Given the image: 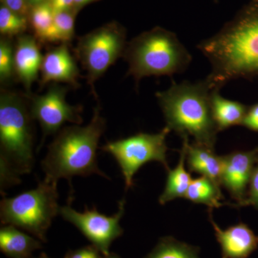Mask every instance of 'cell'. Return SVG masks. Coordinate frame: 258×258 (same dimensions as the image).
Wrapping results in <instances>:
<instances>
[{
  "instance_id": "cell-11",
  "label": "cell",
  "mask_w": 258,
  "mask_h": 258,
  "mask_svg": "<svg viewBox=\"0 0 258 258\" xmlns=\"http://www.w3.org/2000/svg\"><path fill=\"white\" fill-rule=\"evenodd\" d=\"M256 157V152H235L222 156L221 186L240 205H244L247 200L246 189L253 172Z\"/></svg>"
},
{
  "instance_id": "cell-10",
  "label": "cell",
  "mask_w": 258,
  "mask_h": 258,
  "mask_svg": "<svg viewBox=\"0 0 258 258\" xmlns=\"http://www.w3.org/2000/svg\"><path fill=\"white\" fill-rule=\"evenodd\" d=\"M67 88L55 83L45 94L31 98L30 113L32 118L40 123L43 133L41 145L47 136L57 134L66 122L78 125L83 123V108L67 103Z\"/></svg>"
},
{
  "instance_id": "cell-9",
  "label": "cell",
  "mask_w": 258,
  "mask_h": 258,
  "mask_svg": "<svg viewBox=\"0 0 258 258\" xmlns=\"http://www.w3.org/2000/svg\"><path fill=\"white\" fill-rule=\"evenodd\" d=\"M72 201L73 198H70L67 205L60 207L59 215L76 226L101 253L108 255L113 241L123 233L120 220L124 214L125 200L120 202L118 211L111 217L100 214L96 207H93L92 210H88L86 207L83 212L76 211L71 207Z\"/></svg>"
},
{
  "instance_id": "cell-17",
  "label": "cell",
  "mask_w": 258,
  "mask_h": 258,
  "mask_svg": "<svg viewBox=\"0 0 258 258\" xmlns=\"http://www.w3.org/2000/svg\"><path fill=\"white\" fill-rule=\"evenodd\" d=\"M212 113L218 132L234 125H242L247 108L240 102L226 99L219 90H213L210 96Z\"/></svg>"
},
{
  "instance_id": "cell-29",
  "label": "cell",
  "mask_w": 258,
  "mask_h": 258,
  "mask_svg": "<svg viewBox=\"0 0 258 258\" xmlns=\"http://www.w3.org/2000/svg\"><path fill=\"white\" fill-rule=\"evenodd\" d=\"M54 14L61 12L76 10L74 0H47ZM77 11V10H76Z\"/></svg>"
},
{
  "instance_id": "cell-32",
  "label": "cell",
  "mask_w": 258,
  "mask_h": 258,
  "mask_svg": "<svg viewBox=\"0 0 258 258\" xmlns=\"http://www.w3.org/2000/svg\"><path fill=\"white\" fill-rule=\"evenodd\" d=\"M104 258H120L119 256L115 253H109L108 255L105 256Z\"/></svg>"
},
{
  "instance_id": "cell-26",
  "label": "cell",
  "mask_w": 258,
  "mask_h": 258,
  "mask_svg": "<svg viewBox=\"0 0 258 258\" xmlns=\"http://www.w3.org/2000/svg\"><path fill=\"white\" fill-rule=\"evenodd\" d=\"M252 204L258 208V164L254 168L253 172L249 181V195L248 200H246L245 204Z\"/></svg>"
},
{
  "instance_id": "cell-20",
  "label": "cell",
  "mask_w": 258,
  "mask_h": 258,
  "mask_svg": "<svg viewBox=\"0 0 258 258\" xmlns=\"http://www.w3.org/2000/svg\"><path fill=\"white\" fill-rule=\"evenodd\" d=\"M184 198L194 203L203 204L212 210L223 206L220 202L223 199L220 186L205 176L192 179Z\"/></svg>"
},
{
  "instance_id": "cell-24",
  "label": "cell",
  "mask_w": 258,
  "mask_h": 258,
  "mask_svg": "<svg viewBox=\"0 0 258 258\" xmlns=\"http://www.w3.org/2000/svg\"><path fill=\"white\" fill-rule=\"evenodd\" d=\"M76 12V10H72L54 14V23L60 36L61 43L68 44L74 39Z\"/></svg>"
},
{
  "instance_id": "cell-14",
  "label": "cell",
  "mask_w": 258,
  "mask_h": 258,
  "mask_svg": "<svg viewBox=\"0 0 258 258\" xmlns=\"http://www.w3.org/2000/svg\"><path fill=\"white\" fill-rule=\"evenodd\" d=\"M35 36H18L14 47V74L28 93L38 77L43 56Z\"/></svg>"
},
{
  "instance_id": "cell-19",
  "label": "cell",
  "mask_w": 258,
  "mask_h": 258,
  "mask_svg": "<svg viewBox=\"0 0 258 258\" xmlns=\"http://www.w3.org/2000/svg\"><path fill=\"white\" fill-rule=\"evenodd\" d=\"M186 151V142L183 140L179 163L174 169L168 170L165 188L159 198V203L161 205H165L176 198H184L189 189L192 179L185 168Z\"/></svg>"
},
{
  "instance_id": "cell-1",
  "label": "cell",
  "mask_w": 258,
  "mask_h": 258,
  "mask_svg": "<svg viewBox=\"0 0 258 258\" xmlns=\"http://www.w3.org/2000/svg\"><path fill=\"white\" fill-rule=\"evenodd\" d=\"M198 47L211 64L206 81L212 91L232 80L258 76V8L244 12Z\"/></svg>"
},
{
  "instance_id": "cell-6",
  "label": "cell",
  "mask_w": 258,
  "mask_h": 258,
  "mask_svg": "<svg viewBox=\"0 0 258 258\" xmlns=\"http://www.w3.org/2000/svg\"><path fill=\"white\" fill-rule=\"evenodd\" d=\"M58 197L57 184L39 181L35 189L2 200L1 223L23 229L45 242L47 231L59 214Z\"/></svg>"
},
{
  "instance_id": "cell-13",
  "label": "cell",
  "mask_w": 258,
  "mask_h": 258,
  "mask_svg": "<svg viewBox=\"0 0 258 258\" xmlns=\"http://www.w3.org/2000/svg\"><path fill=\"white\" fill-rule=\"evenodd\" d=\"M209 218L221 247L222 258H246L257 247L258 237L245 224L239 223L222 230L214 221L210 210Z\"/></svg>"
},
{
  "instance_id": "cell-4",
  "label": "cell",
  "mask_w": 258,
  "mask_h": 258,
  "mask_svg": "<svg viewBox=\"0 0 258 258\" xmlns=\"http://www.w3.org/2000/svg\"><path fill=\"white\" fill-rule=\"evenodd\" d=\"M30 107L23 97L10 91L0 96L1 190L20 182L35 164L34 130Z\"/></svg>"
},
{
  "instance_id": "cell-18",
  "label": "cell",
  "mask_w": 258,
  "mask_h": 258,
  "mask_svg": "<svg viewBox=\"0 0 258 258\" xmlns=\"http://www.w3.org/2000/svg\"><path fill=\"white\" fill-rule=\"evenodd\" d=\"M28 21L34 36L42 43L61 42L54 23V13L48 1L33 5L30 8Z\"/></svg>"
},
{
  "instance_id": "cell-5",
  "label": "cell",
  "mask_w": 258,
  "mask_h": 258,
  "mask_svg": "<svg viewBox=\"0 0 258 258\" xmlns=\"http://www.w3.org/2000/svg\"><path fill=\"white\" fill-rule=\"evenodd\" d=\"M123 58L128 64V76L138 83L149 76H171L184 72L191 55L175 34L157 28L144 32L128 42Z\"/></svg>"
},
{
  "instance_id": "cell-8",
  "label": "cell",
  "mask_w": 258,
  "mask_h": 258,
  "mask_svg": "<svg viewBox=\"0 0 258 258\" xmlns=\"http://www.w3.org/2000/svg\"><path fill=\"white\" fill-rule=\"evenodd\" d=\"M171 131L164 127L159 133H139L128 138L108 142L101 148L118 162L124 177L125 189L134 185V176L144 164L150 161L161 163L169 170L166 152V137Z\"/></svg>"
},
{
  "instance_id": "cell-23",
  "label": "cell",
  "mask_w": 258,
  "mask_h": 258,
  "mask_svg": "<svg viewBox=\"0 0 258 258\" xmlns=\"http://www.w3.org/2000/svg\"><path fill=\"white\" fill-rule=\"evenodd\" d=\"M14 74V48L11 40L3 37L0 40V81L8 83Z\"/></svg>"
},
{
  "instance_id": "cell-31",
  "label": "cell",
  "mask_w": 258,
  "mask_h": 258,
  "mask_svg": "<svg viewBox=\"0 0 258 258\" xmlns=\"http://www.w3.org/2000/svg\"><path fill=\"white\" fill-rule=\"evenodd\" d=\"M47 1V0H27L29 6L32 7L33 5L40 4V3H44V2Z\"/></svg>"
},
{
  "instance_id": "cell-16",
  "label": "cell",
  "mask_w": 258,
  "mask_h": 258,
  "mask_svg": "<svg viewBox=\"0 0 258 258\" xmlns=\"http://www.w3.org/2000/svg\"><path fill=\"white\" fill-rule=\"evenodd\" d=\"M42 248L41 242L27 235L13 225L0 229V249L10 258H30L36 249Z\"/></svg>"
},
{
  "instance_id": "cell-21",
  "label": "cell",
  "mask_w": 258,
  "mask_h": 258,
  "mask_svg": "<svg viewBox=\"0 0 258 258\" xmlns=\"http://www.w3.org/2000/svg\"><path fill=\"white\" fill-rule=\"evenodd\" d=\"M144 258H200L199 249L172 237H162Z\"/></svg>"
},
{
  "instance_id": "cell-27",
  "label": "cell",
  "mask_w": 258,
  "mask_h": 258,
  "mask_svg": "<svg viewBox=\"0 0 258 258\" xmlns=\"http://www.w3.org/2000/svg\"><path fill=\"white\" fill-rule=\"evenodd\" d=\"M2 2L3 5L15 13L26 17L28 15L30 6L27 0H2Z\"/></svg>"
},
{
  "instance_id": "cell-3",
  "label": "cell",
  "mask_w": 258,
  "mask_h": 258,
  "mask_svg": "<svg viewBox=\"0 0 258 258\" xmlns=\"http://www.w3.org/2000/svg\"><path fill=\"white\" fill-rule=\"evenodd\" d=\"M212 90L206 80L196 83L173 81L169 89L156 93L166 126L182 139L215 149L218 132L212 116Z\"/></svg>"
},
{
  "instance_id": "cell-2",
  "label": "cell",
  "mask_w": 258,
  "mask_h": 258,
  "mask_svg": "<svg viewBox=\"0 0 258 258\" xmlns=\"http://www.w3.org/2000/svg\"><path fill=\"white\" fill-rule=\"evenodd\" d=\"M106 128V119L98 106L86 126L69 125L59 131L41 162L45 174L44 180L57 184L59 179H66L71 184L74 176L98 174L109 179L98 167L96 154L100 138Z\"/></svg>"
},
{
  "instance_id": "cell-15",
  "label": "cell",
  "mask_w": 258,
  "mask_h": 258,
  "mask_svg": "<svg viewBox=\"0 0 258 258\" xmlns=\"http://www.w3.org/2000/svg\"><path fill=\"white\" fill-rule=\"evenodd\" d=\"M183 140L186 142V160L189 171L206 176L221 186L223 158L217 156L215 149L195 142L189 144V138Z\"/></svg>"
},
{
  "instance_id": "cell-28",
  "label": "cell",
  "mask_w": 258,
  "mask_h": 258,
  "mask_svg": "<svg viewBox=\"0 0 258 258\" xmlns=\"http://www.w3.org/2000/svg\"><path fill=\"white\" fill-rule=\"evenodd\" d=\"M242 125L258 132V103L247 110Z\"/></svg>"
},
{
  "instance_id": "cell-12",
  "label": "cell",
  "mask_w": 258,
  "mask_h": 258,
  "mask_svg": "<svg viewBox=\"0 0 258 258\" xmlns=\"http://www.w3.org/2000/svg\"><path fill=\"white\" fill-rule=\"evenodd\" d=\"M40 72L41 88L50 82L68 83L75 88L79 86V69L68 44L62 43L47 51L42 58Z\"/></svg>"
},
{
  "instance_id": "cell-25",
  "label": "cell",
  "mask_w": 258,
  "mask_h": 258,
  "mask_svg": "<svg viewBox=\"0 0 258 258\" xmlns=\"http://www.w3.org/2000/svg\"><path fill=\"white\" fill-rule=\"evenodd\" d=\"M101 252L95 246H86L76 250H71L64 258H102Z\"/></svg>"
},
{
  "instance_id": "cell-7",
  "label": "cell",
  "mask_w": 258,
  "mask_h": 258,
  "mask_svg": "<svg viewBox=\"0 0 258 258\" xmlns=\"http://www.w3.org/2000/svg\"><path fill=\"white\" fill-rule=\"evenodd\" d=\"M126 45L124 30L116 23L108 24L79 39L75 53L87 71L88 84L96 99L95 83L123 57Z\"/></svg>"
},
{
  "instance_id": "cell-33",
  "label": "cell",
  "mask_w": 258,
  "mask_h": 258,
  "mask_svg": "<svg viewBox=\"0 0 258 258\" xmlns=\"http://www.w3.org/2000/svg\"><path fill=\"white\" fill-rule=\"evenodd\" d=\"M30 258H50V257H47L46 254H45V253H42L41 254H40V256H39V257H30Z\"/></svg>"
},
{
  "instance_id": "cell-22",
  "label": "cell",
  "mask_w": 258,
  "mask_h": 258,
  "mask_svg": "<svg viewBox=\"0 0 258 258\" xmlns=\"http://www.w3.org/2000/svg\"><path fill=\"white\" fill-rule=\"evenodd\" d=\"M28 19L2 5L0 8V32L3 37L23 35L28 29Z\"/></svg>"
},
{
  "instance_id": "cell-30",
  "label": "cell",
  "mask_w": 258,
  "mask_h": 258,
  "mask_svg": "<svg viewBox=\"0 0 258 258\" xmlns=\"http://www.w3.org/2000/svg\"><path fill=\"white\" fill-rule=\"evenodd\" d=\"M75 8L77 10L82 8L85 5L89 4V3H93V2L98 1V0H74Z\"/></svg>"
}]
</instances>
